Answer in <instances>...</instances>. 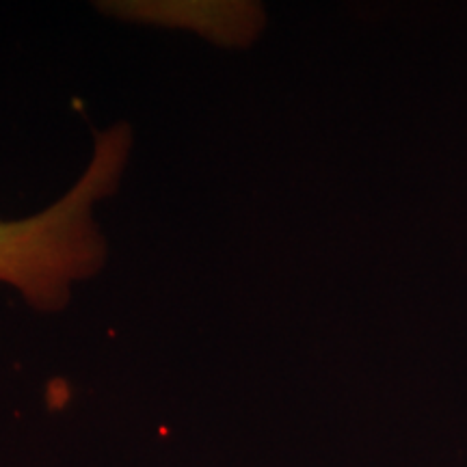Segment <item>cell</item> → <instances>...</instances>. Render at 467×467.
I'll use <instances>...</instances> for the list:
<instances>
[{"mask_svg": "<svg viewBox=\"0 0 467 467\" xmlns=\"http://www.w3.org/2000/svg\"><path fill=\"white\" fill-rule=\"evenodd\" d=\"M128 151V128L98 134L89 167L66 197L35 217L0 219V282L20 290L31 306L50 309L67 301L74 282L102 266L104 241L93 206L115 191Z\"/></svg>", "mask_w": 467, "mask_h": 467, "instance_id": "cell-1", "label": "cell"}]
</instances>
